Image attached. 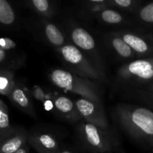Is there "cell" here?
I'll return each mask as SVG.
<instances>
[{
    "label": "cell",
    "mask_w": 153,
    "mask_h": 153,
    "mask_svg": "<svg viewBox=\"0 0 153 153\" xmlns=\"http://www.w3.org/2000/svg\"><path fill=\"white\" fill-rule=\"evenodd\" d=\"M117 115L123 126L141 141H153V111L145 107H120Z\"/></svg>",
    "instance_id": "1"
},
{
    "label": "cell",
    "mask_w": 153,
    "mask_h": 153,
    "mask_svg": "<svg viewBox=\"0 0 153 153\" xmlns=\"http://www.w3.org/2000/svg\"><path fill=\"white\" fill-rule=\"evenodd\" d=\"M82 134L89 149L94 153H110L113 143L95 124L86 122L82 125Z\"/></svg>",
    "instance_id": "2"
},
{
    "label": "cell",
    "mask_w": 153,
    "mask_h": 153,
    "mask_svg": "<svg viewBox=\"0 0 153 153\" xmlns=\"http://www.w3.org/2000/svg\"><path fill=\"white\" fill-rule=\"evenodd\" d=\"M123 76L137 79L141 83L153 82V58L132 61L121 72Z\"/></svg>",
    "instance_id": "3"
},
{
    "label": "cell",
    "mask_w": 153,
    "mask_h": 153,
    "mask_svg": "<svg viewBox=\"0 0 153 153\" xmlns=\"http://www.w3.org/2000/svg\"><path fill=\"white\" fill-rule=\"evenodd\" d=\"M26 140L25 132L19 128L0 132V153H15L26 144Z\"/></svg>",
    "instance_id": "4"
},
{
    "label": "cell",
    "mask_w": 153,
    "mask_h": 153,
    "mask_svg": "<svg viewBox=\"0 0 153 153\" xmlns=\"http://www.w3.org/2000/svg\"><path fill=\"white\" fill-rule=\"evenodd\" d=\"M122 39L137 53L146 55L153 52V45L139 36L132 34H123Z\"/></svg>",
    "instance_id": "5"
},
{
    "label": "cell",
    "mask_w": 153,
    "mask_h": 153,
    "mask_svg": "<svg viewBox=\"0 0 153 153\" xmlns=\"http://www.w3.org/2000/svg\"><path fill=\"white\" fill-rule=\"evenodd\" d=\"M51 79L55 85L65 91H74L75 81L70 72L64 70H55L51 73Z\"/></svg>",
    "instance_id": "6"
},
{
    "label": "cell",
    "mask_w": 153,
    "mask_h": 153,
    "mask_svg": "<svg viewBox=\"0 0 153 153\" xmlns=\"http://www.w3.org/2000/svg\"><path fill=\"white\" fill-rule=\"evenodd\" d=\"M72 40L77 46L84 50H91L95 47V40L85 29L76 28L72 32Z\"/></svg>",
    "instance_id": "7"
},
{
    "label": "cell",
    "mask_w": 153,
    "mask_h": 153,
    "mask_svg": "<svg viewBox=\"0 0 153 153\" xmlns=\"http://www.w3.org/2000/svg\"><path fill=\"white\" fill-rule=\"evenodd\" d=\"M76 105L79 113L85 119L91 120L90 123H92V119H95L97 122V126H98L97 125H100V126H101V124L97 120L100 114H98L97 108L94 103L86 99H79L76 102Z\"/></svg>",
    "instance_id": "8"
},
{
    "label": "cell",
    "mask_w": 153,
    "mask_h": 153,
    "mask_svg": "<svg viewBox=\"0 0 153 153\" xmlns=\"http://www.w3.org/2000/svg\"><path fill=\"white\" fill-rule=\"evenodd\" d=\"M35 139L36 140H34L33 145L40 153L51 152L58 153L59 150L56 140L49 134H39L37 137H35Z\"/></svg>",
    "instance_id": "9"
},
{
    "label": "cell",
    "mask_w": 153,
    "mask_h": 153,
    "mask_svg": "<svg viewBox=\"0 0 153 153\" xmlns=\"http://www.w3.org/2000/svg\"><path fill=\"white\" fill-rule=\"evenodd\" d=\"M8 97L16 105L26 111L30 112L31 102H30L29 99L25 94V91L22 88L15 85Z\"/></svg>",
    "instance_id": "10"
},
{
    "label": "cell",
    "mask_w": 153,
    "mask_h": 153,
    "mask_svg": "<svg viewBox=\"0 0 153 153\" xmlns=\"http://www.w3.org/2000/svg\"><path fill=\"white\" fill-rule=\"evenodd\" d=\"M61 52L64 59L73 65L79 64L84 60V56L81 51L73 45L64 46L61 48Z\"/></svg>",
    "instance_id": "11"
},
{
    "label": "cell",
    "mask_w": 153,
    "mask_h": 153,
    "mask_svg": "<svg viewBox=\"0 0 153 153\" xmlns=\"http://www.w3.org/2000/svg\"><path fill=\"white\" fill-rule=\"evenodd\" d=\"M14 86L13 73L5 69H0V94L9 96Z\"/></svg>",
    "instance_id": "12"
},
{
    "label": "cell",
    "mask_w": 153,
    "mask_h": 153,
    "mask_svg": "<svg viewBox=\"0 0 153 153\" xmlns=\"http://www.w3.org/2000/svg\"><path fill=\"white\" fill-rule=\"evenodd\" d=\"M16 19L14 10L5 0H0V24L10 25Z\"/></svg>",
    "instance_id": "13"
},
{
    "label": "cell",
    "mask_w": 153,
    "mask_h": 153,
    "mask_svg": "<svg viewBox=\"0 0 153 153\" xmlns=\"http://www.w3.org/2000/svg\"><path fill=\"white\" fill-rule=\"evenodd\" d=\"M45 32L48 40L55 46H61L64 43V37L59 29L52 23L46 25Z\"/></svg>",
    "instance_id": "14"
},
{
    "label": "cell",
    "mask_w": 153,
    "mask_h": 153,
    "mask_svg": "<svg viewBox=\"0 0 153 153\" xmlns=\"http://www.w3.org/2000/svg\"><path fill=\"white\" fill-rule=\"evenodd\" d=\"M112 46L116 52L123 58H129L132 55V49L120 37H114L111 41Z\"/></svg>",
    "instance_id": "15"
},
{
    "label": "cell",
    "mask_w": 153,
    "mask_h": 153,
    "mask_svg": "<svg viewBox=\"0 0 153 153\" xmlns=\"http://www.w3.org/2000/svg\"><path fill=\"white\" fill-rule=\"evenodd\" d=\"M11 128L7 105L3 100H0V132H4Z\"/></svg>",
    "instance_id": "16"
},
{
    "label": "cell",
    "mask_w": 153,
    "mask_h": 153,
    "mask_svg": "<svg viewBox=\"0 0 153 153\" xmlns=\"http://www.w3.org/2000/svg\"><path fill=\"white\" fill-rule=\"evenodd\" d=\"M55 105L62 113H70L73 109V102L65 97H60L55 101Z\"/></svg>",
    "instance_id": "17"
},
{
    "label": "cell",
    "mask_w": 153,
    "mask_h": 153,
    "mask_svg": "<svg viewBox=\"0 0 153 153\" xmlns=\"http://www.w3.org/2000/svg\"><path fill=\"white\" fill-rule=\"evenodd\" d=\"M101 17L107 23L117 24L122 21L123 17L118 12L113 10H105L102 12Z\"/></svg>",
    "instance_id": "18"
},
{
    "label": "cell",
    "mask_w": 153,
    "mask_h": 153,
    "mask_svg": "<svg viewBox=\"0 0 153 153\" xmlns=\"http://www.w3.org/2000/svg\"><path fill=\"white\" fill-rule=\"evenodd\" d=\"M140 18L143 22L153 25V2L147 4L140 10Z\"/></svg>",
    "instance_id": "19"
},
{
    "label": "cell",
    "mask_w": 153,
    "mask_h": 153,
    "mask_svg": "<svg viewBox=\"0 0 153 153\" xmlns=\"http://www.w3.org/2000/svg\"><path fill=\"white\" fill-rule=\"evenodd\" d=\"M32 4L37 11L45 13L49 10V3L47 0H33Z\"/></svg>",
    "instance_id": "20"
},
{
    "label": "cell",
    "mask_w": 153,
    "mask_h": 153,
    "mask_svg": "<svg viewBox=\"0 0 153 153\" xmlns=\"http://www.w3.org/2000/svg\"><path fill=\"white\" fill-rule=\"evenodd\" d=\"M16 46V43L13 40L7 37H1L0 38V47L4 50L7 51L10 49H15Z\"/></svg>",
    "instance_id": "21"
},
{
    "label": "cell",
    "mask_w": 153,
    "mask_h": 153,
    "mask_svg": "<svg viewBox=\"0 0 153 153\" xmlns=\"http://www.w3.org/2000/svg\"><path fill=\"white\" fill-rule=\"evenodd\" d=\"M112 3L121 7H128L132 4V1L131 0H114Z\"/></svg>",
    "instance_id": "22"
},
{
    "label": "cell",
    "mask_w": 153,
    "mask_h": 153,
    "mask_svg": "<svg viewBox=\"0 0 153 153\" xmlns=\"http://www.w3.org/2000/svg\"><path fill=\"white\" fill-rule=\"evenodd\" d=\"M7 51L4 50V49H2L1 47H0V64L5 62L6 59H7Z\"/></svg>",
    "instance_id": "23"
},
{
    "label": "cell",
    "mask_w": 153,
    "mask_h": 153,
    "mask_svg": "<svg viewBox=\"0 0 153 153\" xmlns=\"http://www.w3.org/2000/svg\"><path fill=\"white\" fill-rule=\"evenodd\" d=\"M44 107L46 111H50L53 108V104H52V102L51 101L47 100V101H46L44 102Z\"/></svg>",
    "instance_id": "24"
},
{
    "label": "cell",
    "mask_w": 153,
    "mask_h": 153,
    "mask_svg": "<svg viewBox=\"0 0 153 153\" xmlns=\"http://www.w3.org/2000/svg\"><path fill=\"white\" fill-rule=\"evenodd\" d=\"M15 153H28V145L25 144L22 147H21L20 149H19L18 151H16Z\"/></svg>",
    "instance_id": "25"
},
{
    "label": "cell",
    "mask_w": 153,
    "mask_h": 153,
    "mask_svg": "<svg viewBox=\"0 0 153 153\" xmlns=\"http://www.w3.org/2000/svg\"><path fill=\"white\" fill-rule=\"evenodd\" d=\"M58 153H73L69 150H66V149H62V150H58Z\"/></svg>",
    "instance_id": "26"
},
{
    "label": "cell",
    "mask_w": 153,
    "mask_h": 153,
    "mask_svg": "<svg viewBox=\"0 0 153 153\" xmlns=\"http://www.w3.org/2000/svg\"><path fill=\"white\" fill-rule=\"evenodd\" d=\"M150 145H151V146H152V149H153V141L152 142V143H151V144H150Z\"/></svg>",
    "instance_id": "27"
},
{
    "label": "cell",
    "mask_w": 153,
    "mask_h": 153,
    "mask_svg": "<svg viewBox=\"0 0 153 153\" xmlns=\"http://www.w3.org/2000/svg\"><path fill=\"white\" fill-rule=\"evenodd\" d=\"M45 153H56V152H45Z\"/></svg>",
    "instance_id": "28"
}]
</instances>
